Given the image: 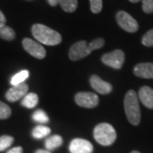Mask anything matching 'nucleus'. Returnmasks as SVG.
Segmentation results:
<instances>
[{
    "label": "nucleus",
    "instance_id": "f257e3e1",
    "mask_svg": "<svg viewBox=\"0 0 153 153\" xmlns=\"http://www.w3.org/2000/svg\"><path fill=\"white\" fill-rule=\"evenodd\" d=\"M32 33L38 43L49 46L58 45L61 43L62 40V38L58 32L43 24L33 25L32 27Z\"/></svg>",
    "mask_w": 153,
    "mask_h": 153
},
{
    "label": "nucleus",
    "instance_id": "f03ea898",
    "mask_svg": "<svg viewBox=\"0 0 153 153\" xmlns=\"http://www.w3.org/2000/svg\"><path fill=\"white\" fill-rule=\"evenodd\" d=\"M124 111L128 122L136 126L140 122V108L139 98L134 90H129L124 97Z\"/></svg>",
    "mask_w": 153,
    "mask_h": 153
},
{
    "label": "nucleus",
    "instance_id": "7ed1b4c3",
    "mask_svg": "<svg viewBox=\"0 0 153 153\" xmlns=\"http://www.w3.org/2000/svg\"><path fill=\"white\" fill-rule=\"evenodd\" d=\"M94 138L100 145L103 146H109L115 142L117 139V133L112 125L107 123H102L94 128Z\"/></svg>",
    "mask_w": 153,
    "mask_h": 153
},
{
    "label": "nucleus",
    "instance_id": "20e7f679",
    "mask_svg": "<svg viewBox=\"0 0 153 153\" xmlns=\"http://www.w3.org/2000/svg\"><path fill=\"white\" fill-rule=\"evenodd\" d=\"M125 55L121 49H116L110 53L105 54L101 57V60L105 65L114 69H121L124 63Z\"/></svg>",
    "mask_w": 153,
    "mask_h": 153
},
{
    "label": "nucleus",
    "instance_id": "39448f33",
    "mask_svg": "<svg viewBox=\"0 0 153 153\" xmlns=\"http://www.w3.org/2000/svg\"><path fill=\"white\" fill-rule=\"evenodd\" d=\"M116 19L119 27L128 33H135L139 29L138 22L125 11L117 12Z\"/></svg>",
    "mask_w": 153,
    "mask_h": 153
},
{
    "label": "nucleus",
    "instance_id": "423d86ee",
    "mask_svg": "<svg viewBox=\"0 0 153 153\" xmlns=\"http://www.w3.org/2000/svg\"><path fill=\"white\" fill-rule=\"evenodd\" d=\"M22 46L29 55L37 59H44L46 56V50L37 41L26 38L22 40Z\"/></svg>",
    "mask_w": 153,
    "mask_h": 153
},
{
    "label": "nucleus",
    "instance_id": "0eeeda50",
    "mask_svg": "<svg viewBox=\"0 0 153 153\" xmlns=\"http://www.w3.org/2000/svg\"><path fill=\"white\" fill-rule=\"evenodd\" d=\"M90 53L91 51L88 49V43H87V41L85 40H82L75 43L70 48L69 58L70 60L76 61L87 57Z\"/></svg>",
    "mask_w": 153,
    "mask_h": 153
},
{
    "label": "nucleus",
    "instance_id": "6e6552de",
    "mask_svg": "<svg viewBox=\"0 0 153 153\" xmlns=\"http://www.w3.org/2000/svg\"><path fill=\"white\" fill-rule=\"evenodd\" d=\"M77 105L84 108H94L99 104V96L91 92H79L75 95Z\"/></svg>",
    "mask_w": 153,
    "mask_h": 153
},
{
    "label": "nucleus",
    "instance_id": "1a4fd4ad",
    "mask_svg": "<svg viewBox=\"0 0 153 153\" xmlns=\"http://www.w3.org/2000/svg\"><path fill=\"white\" fill-rule=\"evenodd\" d=\"M69 151L71 153H92L94 146L87 140L76 138L73 139L70 143Z\"/></svg>",
    "mask_w": 153,
    "mask_h": 153
},
{
    "label": "nucleus",
    "instance_id": "9d476101",
    "mask_svg": "<svg viewBox=\"0 0 153 153\" xmlns=\"http://www.w3.org/2000/svg\"><path fill=\"white\" fill-rule=\"evenodd\" d=\"M29 87L26 82L16 86H12L5 94V98L10 102H16L20 99L23 98L28 92Z\"/></svg>",
    "mask_w": 153,
    "mask_h": 153
},
{
    "label": "nucleus",
    "instance_id": "9b49d317",
    "mask_svg": "<svg viewBox=\"0 0 153 153\" xmlns=\"http://www.w3.org/2000/svg\"><path fill=\"white\" fill-rule=\"evenodd\" d=\"M89 82H90L91 87L93 88L96 92L101 94H107L112 91L111 84L102 80L97 75H92L90 76Z\"/></svg>",
    "mask_w": 153,
    "mask_h": 153
},
{
    "label": "nucleus",
    "instance_id": "f8f14e48",
    "mask_svg": "<svg viewBox=\"0 0 153 153\" xmlns=\"http://www.w3.org/2000/svg\"><path fill=\"white\" fill-rule=\"evenodd\" d=\"M134 75L139 77L152 79L153 78V63H140L134 68Z\"/></svg>",
    "mask_w": 153,
    "mask_h": 153
},
{
    "label": "nucleus",
    "instance_id": "ddd939ff",
    "mask_svg": "<svg viewBox=\"0 0 153 153\" xmlns=\"http://www.w3.org/2000/svg\"><path fill=\"white\" fill-rule=\"evenodd\" d=\"M141 103L149 109H153V89L148 86L142 87L139 91V96Z\"/></svg>",
    "mask_w": 153,
    "mask_h": 153
},
{
    "label": "nucleus",
    "instance_id": "4468645a",
    "mask_svg": "<svg viewBox=\"0 0 153 153\" xmlns=\"http://www.w3.org/2000/svg\"><path fill=\"white\" fill-rule=\"evenodd\" d=\"M63 144V139L60 135L55 134L52 136L48 137L45 140L44 146L46 150H48L49 152H52L58 147H60V146Z\"/></svg>",
    "mask_w": 153,
    "mask_h": 153
},
{
    "label": "nucleus",
    "instance_id": "2eb2a0df",
    "mask_svg": "<svg viewBox=\"0 0 153 153\" xmlns=\"http://www.w3.org/2000/svg\"><path fill=\"white\" fill-rule=\"evenodd\" d=\"M38 104V96L37 94L35 93H28L27 94L22 101V105L28 109H33L36 107V105Z\"/></svg>",
    "mask_w": 153,
    "mask_h": 153
},
{
    "label": "nucleus",
    "instance_id": "dca6fc26",
    "mask_svg": "<svg viewBox=\"0 0 153 153\" xmlns=\"http://www.w3.org/2000/svg\"><path fill=\"white\" fill-rule=\"evenodd\" d=\"M51 132V129L49 128V127L45 125H38L36 126L32 131V135L34 139H37V140H40V139H43L45 138L49 135Z\"/></svg>",
    "mask_w": 153,
    "mask_h": 153
},
{
    "label": "nucleus",
    "instance_id": "f3484780",
    "mask_svg": "<svg viewBox=\"0 0 153 153\" xmlns=\"http://www.w3.org/2000/svg\"><path fill=\"white\" fill-rule=\"evenodd\" d=\"M28 76H29V71L22 70L11 77L10 84L12 86H16L19 84H22L27 79Z\"/></svg>",
    "mask_w": 153,
    "mask_h": 153
},
{
    "label": "nucleus",
    "instance_id": "a211bd4d",
    "mask_svg": "<svg viewBox=\"0 0 153 153\" xmlns=\"http://www.w3.org/2000/svg\"><path fill=\"white\" fill-rule=\"evenodd\" d=\"M33 120L38 123H40L41 125L48 123L49 122V118L47 113L44 111V110L38 109L35 111L33 114Z\"/></svg>",
    "mask_w": 153,
    "mask_h": 153
},
{
    "label": "nucleus",
    "instance_id": "6ab92c4d",
    "mask_svg": "<svg viewBox=\"0 0 153 153\" xmlns=\"http://www.w3.org/2000/svg\"><path fill=\"white\" fill-rule=\"evenodd\" d=\"M0 38L6 41H12L16 38V33L12 28L5 25L0 27Z\"/></svg>",
    "mask_w": 153,
    "mask_h": 153
},
{
    "label": "nucleus",
    "instance_id": "aec40b11",
    "mask_svg": "<svg viewBox=\"0 0 153 153\" xmlns=\"http://www.w3.org/2000/svg\"><path fill=\"white\" fill-rule=\"evenodd\" d=\"M59 4L63 10L71 13L76 10L77 0H59Z\"/></svg>",
    "mask_w": 153,
    "mask_h": 153
},
{
    "label": "nucleus",
    "instance_id": "412c9836",
    "mask_svg": "<svg viewBox=\"0 0 153 153\" xmlns=\"http://www.w3.org/2000/svg\"><path fill=\"white\" fill-rule=\"evenodd\" d=\"M14 142V138L10 135H2L0 136V152H4Z\"/></svg>",
    "mask_w": 153,
    "mask_h": 153
},
{
    "label": "nucleus",
    "instance_id": "4be33fe9",
    "mask_svg": "<svg viewBox=\"0 0 153 153\" xmlns=\"http://www.w3.org/2000/svg\"><path fill=\"white\" fill-rule=\"evenodd\" d=\"M11 108L5 103L0 100V119L4 120L10 117Z\"/></svg>",
    "mask_w": 153,
    "mask_h": 153
},
{
    "label": "nucleus",
    "instance_id": "5701e85b",
    "mask_svg": "<svg viewBox=\"0 0 153 153\" xmlns=\"http://www.w3.org/2000/svg\"><path fill=\"white\" fill-rule=\"evenodd\" d=\"M105 44V40L103 38H96L93 40L92 42L88 43V49H90V51L92 52L94 50H96V49H100L104 46Z\"/></svg>",
    "mask_w": 153,
    "mask_h": 153
},
{
    "label": "nucleus",
    "instance_id": "b1692460",
    "mask_svg": "<svg viewBox=\"0 0 153 153\" xmlns=\"http://www.w3.org/2000/svg\"><path fill=\"white\" fill-rule=\"evenodd\" d=\"M143 45L146 46V47H152L153 46V29L148 31L147 33H146L143 36L142 40Z\"/></svg>",
    "mask_w": 153,
    "mask_h": 153
},
{
    "label": "nucleus",
    "instance_id": "393cba45",
    "mask_svg": "<svg viewBox=\"0 0 153 153\" xmlns=\"http://www.w3.org/2000/svg\"><path fill=\"white\" fill-rule=\"evenodd\" d=\"M90 10L94 14H98L102 10V0H89Z\"/></svg>",
    "mask_w": 153,
    "mask_h": 153
},
{
    "label": "nucleus",
    "instance_id": "a878e982",
    "mask_svg": "<svg viewBox=\"0 0 153 153\" xmlns=\"http://www.w3.org/2000/svg\"><path fill=\"white\" fill-rule=\"evenodd\" d=\"M142 9L146 14L153 13V0H142Z\"/></svg>",
    "mask_w": 153,
    "mask_h": 153
},
{
    "label": "nucleus",
    "instance_id": "bb28decb",
    "mask_svg": "<svg viewBox=\"0 0 153 153\" xmlns=\"http://www.w3.org/2000/svg\"><path fill=\"white\" fill-rule=\"evenodd\" d=\"M6 153H23V149L22 146H16L10 149Z\"/></svg>",
    "mask_w": 153,
    "mask_h": 153
},
{
    "label": "nucleus",
    "instance_id": "cd10ccee",
    "mask_svg": "<svg viewBox=\"0 0 153 153\" xmlns=\"http://www.w3.org/2000/svg\"><path fill=\"white\" fill-rule=\"evenodd\" d=\"M6 23V18L4 15V13L0 10V27H3V26H5Z\"/></svg>",
    "mask_w": 153,
    "mask_h": 153
},
{
    "label": "nucleus",
    "instance_id": "c85d7f7f",
    "mask_svg": "<svg viewBox=\"0 0 153 153\" xmlns=\"http://www.w3.org/2000/svg\"><path fill=\"white\" fill-rule=\"evenodd\" d=\"M47 1L49 4V5L53 6V7H55L59 4V0H47Z\"/></svg>",
    "mask_w": 153,
    "mask_h": 153
},
{
    "label": "nucleus",
    "instance_id": "c756f323",
    "mask_svg": "<svg viewBox=\"0 0 153 153\" xmlns=\"http://www.w3.org/2000/svg\"><path fill=\"white\" fill-rule=\"evenodd\" d=\"M35 153H52L51 152H49L48 150H43V149H39V150H37Z\"/></svg>",
    "mask_w": 153,
    "mask_h": 153
},
{
    "label": "nucleus",
    "instance_id": "7c9ffc66",
    "mask_svg": "<svg viewBox=\"0 0 153 153\" xmlns=\"http://www.w3.org/2000/svg\"><path fill=\"white\" fill-rule=\"evenodd\" d=\"M131 3H138L139 1H140V0H129Z\"/></svg>",
    "mask_w": 153,
    "mask_h": 153
},
{
    "label": "nucleus",
    "instance_id": "2f4dec72",
    "mask_svg": "<svg viewBox=\"0 0 153 153\" xmlns=\"http://www.w3.org/2000/svg\"><path fill=\"white\" fill-rule=\"evenodd\" d=\"M130 153H140V152H138V151H133V152H131Z\"/></svg>",
    "mask_w": 153,
    "mask_h": 153
}]
</instances>
